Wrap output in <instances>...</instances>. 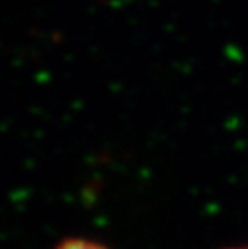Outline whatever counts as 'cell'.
Masks as SVG:
<instances>
[{"mask_svg":"<svg viewBox=\"0 0 248 249\" xmlns=\"http://www.w3.org/2000/svg\"><path fill=\"white\" fill-rule=\"evenodd\" d=\"M55 249H108L102 243L86 240V238H68L61 241Z\"/></svg>","mask_w":248,"mask_h":249,"instance_id":"cell-1","label":"cell"},{"mask_svg":"<svg viewBox=\"0 0 248 249\" xmlns=\"http://www.w3.org/2000/svg\"><path fill=\"white\" fill-rule=\"evenodd\" d=\"M229 249H248V245H247V246H237V248H229Z\"/></svg>","mask_w":248,"mask_h":249,"instance_id":"cell-2","label":"cell"}]
</instances>
